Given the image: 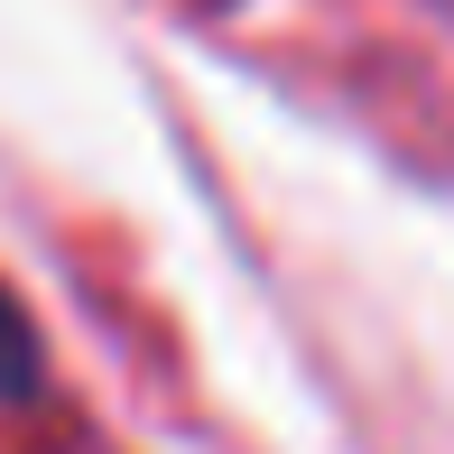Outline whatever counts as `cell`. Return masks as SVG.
<instances>
[{"instance_id":"obj_1","label":"cell","mask_w":454,"mask_h":454,"mask_svg":"<svg viewBox=\"0 0 454 454\" xmlns=\"http://www.w3.org/2000/svg\"><path fill=\"white\" fill-rule=\"evenodd\" d=\"M28 399H47V325L0 278V408H28Z\"/></svg>"}]
</instances>
